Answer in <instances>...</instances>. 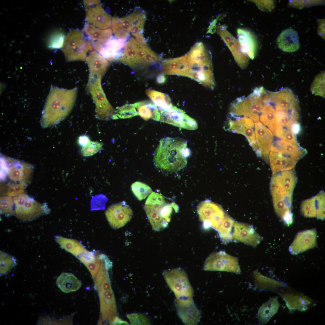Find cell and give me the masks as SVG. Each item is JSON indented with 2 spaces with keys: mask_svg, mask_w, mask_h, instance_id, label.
Here are the masks:
<instances>
[{
  "mask_svg": "<svg viewBox=\"0 0 325 325\" xmlns=\"http://www.w3.org/2000/svg\"><path fill=\"white\" fill-rule=\"evenodd\" d=\"M132 215V209L124 201L111 205L105 212L108 221L114 229L124 226L130 221Z\"/></svg>",
  "mask_w": 325,
  "mask_h": 325,
  "instance_id": "9a60e30c",
  "label": "cell"
},
{
  "mask_svg": "<svg viewBox=\"0 0 325 325\" xmlns=\"http://www.w3.org/2000/svg\"><path fill=\"white\" fill-rule=\"evenodd\" d=\"M317 233L313 229L299 232L296 235L289 248V251L293 255H297L316 247Z\"/></svg>",
  "mask_w": 325,
  "mask_h": 325,
  "instance_id": "e0dca14e",
  "label": "cell"
},
{
  "mask_svg": "<svg viewBox=\"0 0 325 325\" xmlns=\"http://www.w3.org/2000/svg\"><path fill=\"white\" fill-rule=\"evenodd\" d=\"M200 220L206 228L216 230L223 220L225 213L219 205L209 200L201 202L197 207Z\"/></svg>",
  "mask_w": 325,
  "mask_h": 325,
  "instance_id": "30bf717a",
  "label": "cell"
},
{
  "mask_svg": "<svg viewBox=\"0 0 325 325\" xmlns=\"http://www.w3.org/2000/svg\"><path fill=\"white\" fill-rule=\"evenodd\" d=\"M56 283L63 292L67 293L77 291L81 287L82 283L72 273L63 272L57 277Z\"/></svg>",
  "mask_w": 325,
  "mask_h": 325,
  "instance_id": "f546056e",
  "label": "cell"
},
{
  "mask_svg": "<svg viewBox=\"0 0 325 325\" xmlns=\"http://www.w3.org/2000/svg\"><path fill=\"white\" fill-rule=\"evenodd\" d=\"M297 180L294 169L285 170L273 174L271 179V186L292 193Z\"/></svg>",
  "mask_w": 325,
  "mask_h": 325,
  "instance_id": "44dd1931",
  "label": "cell"
},
{
  "mask_svg": "<svg viewBox=\"0 0 325 325\" xmlns=\"http://www.w3.org/2000/svg\"><path fill=\"white\" fill-rule=\"evenodd\" d=\"M186 56L189 66L201 67L212 66L209 55L201 42L196 43Z\"/></svg>",
  "mask_w": 325,
  "mask_h": 325,
  "instance_id": "ffe728a7",
  "label": "cell"
},
{
  "mask_svg": "<svg viewBox=\"0 0 325 325\" xmlns=\"http://www.w3.org/2000/svg\"><path fill=\"white\" fill-rule=\"evenodd\" d=\"M186 55L164 60L161 69L163 74L175 75L184 76L188 68Z\"/></svg>",
  "mask_w": 325,
  "mask_h": 325,
  "instance_id": "83f0119b",
  "label": "cell"
},
{
  "mask_svg": "<svg viewBox=\"0 0 325 325\" xmlns=\"http://www.w3.org/2000/svg\"><path fill=\"white\" fill-rule=\"evenodd\" d=\"M0 213L6 216L14 215V204L13 197L8 195L0 197Z\"/></svg>",
  "mask_w": 325,
  "mask_h": 325,
  "instance_id": "f35d334b",
  "label": "cell"
},
{
  "mask_svg": "<svg viewBox=\"0 0 325 325\" xmlns=\"http://www.w3.org/2000/svg\"><path fill=\"white\" fill-rule=\"evenodd\" d=\"M101 311L103 320L111 324L116 317L117 309L114 295L112 290L99 292Z\"/></svg>",
  "mask_w": 325,
  "mask_h": 325,
  "instance_id": "7402d4cb",
  "label": "cell"
},
{
  "mask_svg": "<svg viewBox=\"0 0 325 325\" xmlns=\"http://www.w3.org/2000/svg\"><path fill=\"white\" fill-rule=\"evenodd\" d=\"M231 117L235 119L234 120L229 119L227 121L225 125L227 130L245 136L250 145L258 155V151L256 142L254 122L246 116Z\"/></svg>",
  "mask_w": 325,
  "mask_h": 325,
  "instance_id": "7c38bea8",
  "label": "cell"
},
{
  "mask_svg": "<svg viewBox=\"0 0 325 325\" xmlns=\"http://www.w3.org/2000/svg\"><path fill=\"white\" fill-rule=\"evenodd\" d=\"M302 215L307 218L316 217L318 219H325V213L319 202L315 196L303 201L301 205Z\"/></svg>",
  "mask_w": 325,
  "mask_h": 325,
  "instance_id": "f1b7e54d",
  "label": "cell"
},
{
  "mask_svg": "<svg viewBox=\"0 0 325 325\" xmlns=\"http://www.w3.org/2000/svg\"><path fill=\"white\" fill-rule=\"evenodd\" d=\"M277 298L275 297L271 299L260 307L257 314L260 324L267 323L277 313L280 305Z\"/></svg>",
  "mask_w": 325,
  "mask_h": 325,
  "instance_id": "1f68e13d",
  "label": "cell"
},
{
  "mask_svg": "<svg viewBox=\"0 0 325 325\" xmlns=\"http://www.w3.org/2000/svg\"><path fill=\"white\" fill-rule=\"evenodd\" d=\"M161 60L147 44L132 37L125 42L123 54L119 61L136 68L147 67Z\"/></svg>",
  "mask_w": 325,
  "mask_h": 325,
  "instance_id": "3957f363",
  "label": "cell"
},
{
  "mask_svg": "<svg viewBox=\"0 0 325 325\" xmlns=\"http://www.w3.org/2000/svg\"><path fill=\"white\" fill-rule=\"evenodd\" d=\"M268 159L273 174L280 172L292 169L297 161L279 153L271 151Z\"/></svg>",
  "mask_w": 325,
  "mask_h": 325,
  "instance_id": "4316f807",
  "label": "cell"
},
{
  "mask_svg": "<svg viewBox=\"0 0 325 325\" xmlns=\"http://www.w3.org/2000/svg\"><path fill=\"white\" fill-rule=\"evenodd\" d=\"M185 114L183 110L172 105L167 110L161 113L159 121L181 128Z\"/></svg>",
  "mask_w": 325,
  "mask_h": 325,
  "instance_id": "d6a6232c",
  "label": "cell"
},
{
  "mask_svg": "<svg viewBox=\"0 0 325 325\" xmlns=\"http://www.w3.org/2000/svg\"><path fill=\"white\" fill-rule=\"evenodd\" d=\"M26 182H21L16 184H8L6 194L12 197L24 193Z\"/></svg>",
  "mask_w": 325,
  "mask_h": 325,
  "instance_id": "7bdbcfd3",
  "label": "cell"
},
{
  "mask_svg": "<svg viewBox=\"0 0 325 325\" xmlns=\"http://www.w3.org/2000/svg\"><path fill=\"white\" fill-rule=\"evenodd\" d=\"M166 81V78L163 74L159 75L156 77V81L159 84L164 83Z\"/></svg>",
  "mask_w": 325,
  "mask_h": 325,
  "instance_id": "f907efd6",
  "label": "cell"
},
{
  "mask_svg": "<svg viewBox=\"0 0 325 325\" xmlns=\"http://www.w3.org/2000/svg\"><path fill=\"white\" fill-rule=\"evenodd\" d=\"M76 91V88L68 90L51 88L40 121L43 128L57 124L67 116L74 104Z\"/></svg>",
  "mask_w": 325,
  "mask_h": 325,
  "instance_id": "6da1fadb",
  "label": "cell"
},
{
  "mask_svg": "<svg viewBox=\"0 0 325 325\" xmlns=\"http://www.w3.org/2000/svg\"><path fill=\"white\" fill-rule=\"evenodd\" d=\"M63 32L61 31H57L51 36L48 42V47L51 49H59L62 48L65 38Z\"/></svg>",
  "mask_w": 325,
  "mask_h": 325,
  "instance_id": "60d3db41",
  "label": "cell"
},
{
  "mask_svg": "<svg viewBox=\"0 0 325 325\" xmlns=\"http://www.w3.org/2000/svg\"><path fill=\"white\" fill-rule=\"evenodd\" d=\"M112 325H129L128 323L125 321L122 320L117 317H116L113 322Z\"/></svg>",
  "mask_w": 325,
  "mask_h": 325,
  "instance_id": "681fc988",
  "label": "cell"
},
{
  "mask_svg": "<svg viewBox=\"0 0 325 325\" xmlns=\"http://www.w3.org/2000/svg\"><path fill=\"white\" fill-rule=\"evenodd\" d=\"M83 32L93 41L109 39L113 37V32L111 29H101L87 23L84 26Z\"/></svg>",
  "mask_w": 325,
  "mask_h": 325,
  "instance_id": "d590c367",
  "label": "cell"
},
{
  "mask_svg": "<svg viewBox=\"0 0 325 325\" xmlns=\"http://www.w3.org/2000/svg\"><path fill=\"white\" fill-rule=\"evenodd\" d=\"M163 204H145L144 209L151 224L153 229L156 231L162 230L168 226L169 224L162 217V210Z\"/></svg>",
  "mask_w": 325,
  "mask_h": 325,
  "instance_id": "cb8c5ba5",
  "label": "cell"
},
{
  "mask_svg": "<svg viewBox=\"0 0 325 325\" xmlns=\"http://www.w3.org/2000/svg\"><path fill=\"white\" fill-rule=\"evenodd\" d=\"M86 23L101 29H107L111 26L112 18L104 10L100 1L85 0Z\"/></svg>",
  "mask_w": 325,
  "mask_h": 325,
  "instance_id": "4fadbf2b",
  "label": "cell"
},
{
  "mask_svg": "<svg viewBox=\"0 0 325 325\" xmlns=\"http://www.w3.org/2000/svg\"><path fill=\"white\" fill-rule=\"evenodd\" d=\"M146 20L144 11H135L124 17H113L111 29L116 38L125 40L133 30L143 29Z\"/></svg>",
  "mask_w": 325,
  "mask_h": 325,
  "instance_id": "8992f818",
  "label": "cell"
},
{
  "mask_svg": "<svg viewBox=\"0 0 325 325\" xmlns=\"http://www.w3.org/2000/svg\"><path fill=\"white\" fill-rule=\"evenodd\" d=\"M203 269L205 271H224L237 274L241 272L237 258L222 251L210 254L206 260Z\"/></svg>",
  "mask_w": 325,
  "mask_h": 325,
  "instance_id": "9c48e42d",
  "label": "cell"
},
{
  "mask_svg": "<svg viewBox=\"0 0 325 325\" xmlns=\"http://www.w3.org/2000/svg\"><path fill=\"white\" fill-rule=\"evenodd\" d=\"M1 178L6 175L15 182H26L32 173L33 167L25 162L2 156L0 159Z\"/></svg>",
  "mask_w": 325,
  "mask_h": 325,
  "instance_id": "52a82bcc",
  "label": "cell"
},
{
  "mask_svg": "<svg viewBox=\"0 0 325 325\" xmlns=\"http://www.w3.org/2000/svg\"><path fill=\"white\" fill-rule=\"evenodd\" d=\"M125 40L116 37L103 39L95 42L93 45L96 51L110 62L119 60L124 50Z\"/></svg>",
  "mask_w": 325,
  "mask_h": 325,
  "instance_id": "8fae6325",
  "label": "cell"
},
{
  "mask_svg": "<svg viewBox=\"0 0 325 325\" xmlns=\"http://www.w3.org/2000/svg\"><path fill=\"white\" fill-rule=\"evenodd\" d=\"M187 147V141L178 138L166 137L162 139L155 152L153 161L156 166L169 172L179 171L187 164L183 150Z\"/></svg>",
  "mask_w": 325,
  "mask_h": 325,
  "instance_id": "7a4b0ae2",
  "label": "cell"
},
{
  "mask_svg": "<svg viewBox=\"0 0 325 325\" xmlns=\"http://www.w3.org/2000/svg\"><path fill=\"white\" fill-rule=\"evenodd\" d=\"M218 33L231 52L235 61L242 68L246 67L249 58L242 51L238 40L224 26L219 27Z\"/></svg>",
  "mask_w": 325,
  "mask_h": 325,
  "instance_id": "d6986e66",
  "label": "cell"
},
{
  "mask_svg": "<svg viewBox=\"0 0 325 325\" xmlns=\"http://www.w3.org/2000/svg\"><path fill=\"white\" fill-rule=\"evenodd\" d=\"M232 234L233 240L255 247L263 240V238L255 230L252 225L242 222H235Z\"/></svg>",
  "mask_w": 325,
  "mask_h": 325,
  "instance_id": "2e32d148",
  "label": "cell"
},
{
  "mask_svg": "<svg viewBox=\"0 0 325 325\" xmlns=\"http://www.w3.org/2000/svg\"><path fill=\"white\" fill-rule=\"evenodd\" d=\"M127 317L132 325H150L149 319L144 314L140 313H133L128 314Z\"/></svg>",
  "mask_w": 325,
  "mask_h": 325,
  "instance_id": "ee69618b",
  "label": "cell"
},
{
  "mask_svg": "<svg viewBox=\"0 0 325 325\" xmlns=\"http://www.w3.org/2000/svg\"><path fill=\"white\" fill-rule=\"evenodd\" d=\"M146 93L160 113L167 110L172 105L170 98L166 94L151 89H147Z\"/></svg>",
  "mask_w": 325,
  "mask_h": 325,
  "instance_id": "836d02e7",
  "label": "cell"
},
{
  "mask_svg": "<svg viewBox=\"0 0 325 325\" xmlns=\"http://www.w3.org/2000/svg\"><path fill=\"white\" fill-rule=\"evenodd\" d=\"M90 141L88 136L86 135H83L79 137L78 143L79 145L82 147L87 145Z\"/></svg>",
  "mask_w": 325,
  "mask_h": 325,
  "instance_id": "c3c4849f",
  "label": "cell"
},
{
  "mask_svg": "<svg viewBox=\"0 0 325 325\" xmlns=\"http://www.w3.org/2000/svg\"><path fill=\"white\" fill-rule=\"evenodd\" d=\"M277 44L283 51L291 53L297 51L300 47L297 32L291 28L284 30L277 38Z\"/></svg>",
  "mask_w": 325,
  "mask_h": 325,
  "instance_id": "d4e9b609",
  "label": "cell"
},
{
  "mask_svg": "<svg viewBox=\"0 0 325 325\" xmlns=\"http://www.w3.org/2000/svg\"><path fill=\"white\" fill-rule=\"evenodd\" d=\"M197 128L198 125L196 121L185 114L184 117L183 123L181 128L194 130L197 129Z\"/></svg>",
  "mask_w": 325,
  "mask_h": 325,
  "instance_id": "7dc6e473",
  "label": "cell"
},
{
  "mask_svg": "<svg viewBox=\"0 0 325 325\" xmlns=\"http://www.w3.org/2000/svg\"><path fill=\"white\" fill-rule=\"evenodd\" d=\"M116 109L115 114L112 117L113 119L129 118L138 115L133 104H126Z\"/></svg>",
  "mask_w": 325,
  "mask_h": 325,
  "instance_id": "8d00e7d4",
  "label": "cell"
},
{
  "mask_svg": "<svg viewBox=\"0 0 325 325\" xmlns=\"http://www.w3.org/2000/svg\"><path fill=\"white\" fill-rule=\"evenodd\" d=\"M102 147V143L90 141L86 146L82 147L81 152L83 156H89L98 153Z\"/></svg>",
  "mask_w": 325,
  "mask_h": 325,
  "instance_id": "b9f144b4",
  "label": "cell"
},
{
  "mask_svg": "<svg viewBox=\"0 0 325 325\" xmlns=\"http://www.w3.org/2000/svg\"><path fill=\"white\" fill-rule=\"evenodd\" d=\"M271 151L276 152L298 161L307 153V150L299 145L292 144L283 140L273 143Z\"/></svg>",
  "mask_w": 325,
  "mask_h": 325,
  "instance_id": "603a6c76",
  "label": "cell"
},
{
  "mask_svg": "<svg viewBox=\"0 0 325 325\" xmlns=\"http://www.w3.org/2000/svg\"><path fill=\"white\" fill-rule=\"evenodd\" d=\"M238 41L243 53L252 59L255 56L257 42L254 35L246 29H238L237 30Z\"/></svg>",
  "mask_w": 325,
  "mask_h": 325,
  "instance_id": "484cf974",
  "label": "cell"
},
{
  "mask_svg": "<svg viewBox=\"0 0 325 325\" xmlns=\"http://www.w3.org/2000/svg\"><path fill=\"white\" fill-rule=\"evenodd\" d=\"M132 191L139 200L145 198L152 192L150 187L146 184L140 181H136L131 185Z\"/></svg>",
  "mask_w": 325,
  "mask_h": 325,
  "instance_id": "74e56055",
  "label": "cell"
},
{
  "mask_svg": "<svg viewBox=\"0 0 325 325\" xmlns=\"http://www.w3.org/2000/svg\"><path fill=\"white\" fill-rule=\"evenodd\" d=\"M166 203L163 197L161 194L152 192L148 196L145 204H163Z\"/></svg>",
  "mask_w": 325,
  "mask_h": 325,
  "instance_id": "bcb514c9",
  "label": "cell"
},
{
  "mask_svg": "<svg viewBox=\"0 0 325 325\" xmlns=\"http://www.w3.org/2000/svg\"><path fill=\"white\" fill-rule=\"evenodd\" d=\"M234 222L232 218L225 213L223 220L216 229L221 241L224 244L233 240L232 231Z\"/></svg>",
  "mask_w": 325,
  "mask_h": 325,
  "instance_id": "e575fe53",
  "label": "cell"
},
{
  "mask_svg": "<svg viewBox=\"0 0 325 325\" xmlns=\"http://www.w3.org/2000/svg\"><path fill=\"white\" fill-rule=\"evenodd\" d=\"M163 276L176 298H192L193 290L186 272L181 268L164 271Z\"/></svg>",
  "mask_w": 325,
  "mask_h": 325,
  "instance_id": "ba28073f",
  "label": "cell"
},
{
  "mask_svg": "<svg viewBox=\"0 0 325 325\" xmlns=\"http://www.w3.org/2000/svg\"><path fill=\"white\" fill-rule=\"evenodd\" d=\"M93 47L90 41L86 39L82 32L73 29L65 36L62 50L67 61H83Z\"/></svg>",
  "mask_w": 325,
  "mask_h": 325,
  "instance_id": "277c9868",
  "label": "cell"
},
{
  "mask_svg": "<svg viewBox=\"0 0 325 325\" xmlns=\"http://www.w3.org/2000/svg\"><path fill=\"white\" fill-rule=\"evenodd\" d=\"M1 268L8 269L12 267L14 263V257L9 255L0 251Z\"/></svg>",
  "mask_w": 325,
  "mask_h": 325,
  "instance_id": "f6af8a7d",
  "label": "cell"
},
{
  "mask_svg": "<svg viewBox=\"0 0 325 325\" xmlns=\"http://www.w3.org/2000/svg\"><path fill=\"white\" fill-rule=\"evenodd\" d=\"M255 132L258 156L268 161L273 141L272 133L260 122L255 123Z\"/></svg>",
  "mask_w": 325,
  "mask_h": 325,
  "instance_id": "ac0fdd59",
  "label": "cell"
},
{
  "mask_svg": "<svg viewBox=\"0 0 325 325\" xmlns=\"http://www.w3.org/2000/svg\"><path fill=\"white\" fill-rule=\"evenodd\" d=\"M13 198L14 204V215L22 221H31L50 212L46 204L39 203L25 193Z\"/></svg>",
  "mask_w": 325,
  "mask_h": 325,
  "instance_id": "5b68a950",
  "label": "cell"
},
{
  "mask_svg": "<svg viewBox=\"0 0 325 325\" xmlns=\"http://www.w3.org/2000/svg\"><path fill=\"white\" fill-rule=\"evenodd\" d=\"M175 305L178 315L185 325H197L201 313L194 303L192 298H176Z\"/></svg>",
  "mask_w": 325,
  "mask_h": 325,
  "instance_id": "5bb4252c",
  "label": "cell"
},
{
  "mask_svg": "<svg viewBox=\"0 0 325 325\" xmlns=\"http://www.w3.org/2000/svg\"><path fill=\"white\" fill-rule=\"evenodd\" d=\"M324 73H320L316 77L311 85V90L313 94L324 97Z\"/></svg>",
  "mask_w": 325,
  "mask_h": 325,
  "instance_id": "ab89813d",
  "label": "cell"
},
{
  "mask_svg": "<svg viewBox=\"0 0 325 325\" xmlns=\"http://www.w3.org/2000/svg\"><path fill=\"white\" fill-rule=\"evenodd\" d=\"M138 114L143 119L160 120V113L156 106L148 101H139L133 104Z\"/></svg>",
  "mask_w": 325,
  "mask_h": 325,
  "instance_id": "4dcf8cb0",
  "label": "cell"
}]
</instances>
